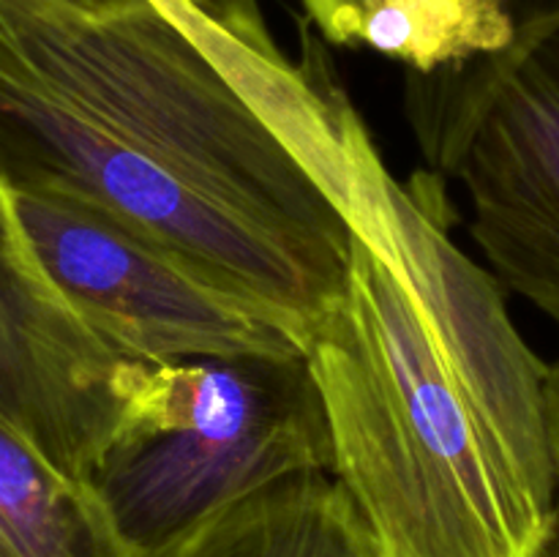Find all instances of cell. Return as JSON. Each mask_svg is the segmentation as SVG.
Wrapping results in <instances>:
<instances>
[{
  "label": "cell",
  "mask_w": 559,
  "mask_h": 557,
  "mask_svg": "<svg viewBox=\"0 0 559 557\" xmlns=\"http://www.w3.org/2000/svg\"><path fill=\"white\" fill-rule=\"evenodd\" d=\"M546 399H549V435L551 453H555L557 473V511H559V358L549 364V382H546Z\"/></svg>",
  "instance_id": "cell-14"
},
{
  "label": "cell",
  "mask_w": 559,
  "mask_h": 557,
  "mask_svg": "<svg viewBox=\"0 0 559 557\" xmlns=\"http://www.w3.org/2000/svg\"><path fill=\"white\" fill-rule=\"evenodd\" d=\"M153 3H156L162 11H167L173 20H178L180 25H183L186 31L197 38V42H207V38H213L218 31H222V25H218V22H213L211 16H205L202 11H197L194 5H189L186 0H153Z\"/></svg>",
  "instance_id": "cell-13"
},
{
  "label": "cell",
  "mask_w": 559,
  "mask_h": 557,
  "mask_svg": "<svg viewBox=\"0 0 559 557\" xmlns=\"http://www.w3.org/2000/svg\"><path fill=\"white\" fill-rule=\"evenodd\" d=\"M519 36H538L559 27V0H508Z\"/></svg>",
  "instance_id": "cell-12"
},
{
  "label": "cell",
  "mask_w": 559,
  "mask_h": 557,
  "mask_svg": "<svg viewBox=\"0 0 559 557\" xmlns=\"http://www.w3.org/2000/svg\"><path fill=\"white\" fill-rule=\"evenodd\" d=\"M123 360L41 271L0 167V424L60 473L91 481L118 426Z\"/></svg>",
  "instance_id": "cell-6"
},
{
  "label": "cell",
  "mask_w": 559,
  "mask_h": 557,
  "mask_svg": "<svg viewBox=\"0 0 559 557\" xmlns=\"http://www.w3.org/2000/svg\"><path fill=\"white\" fill-rule=\"evenodd\" d=\"M0 557H136L91 481L0 424Z\"/></svg>",
  "instance_id": "cell-8"
},
{
  "label": "cell",
  "mask_w": 559,
  "mask_h": 557,
  "mask_svg": "<svg viewBox=\"0 0 559 557\" xmlns=\"http://www.w3.org/2000/svg\"><path fill=\"white\" fill-rule=\"evenodd\" d=\"M355 115L284 112L153 0H0L3 173L134 224L309 331L347 282Z\"/></svg>",
  "instance_id": "cell-1"
},
{
  "label": "cell",
  "mask_w": 559,
  "mask_h": 557,
  "mask_svg": "<svg viewBox=\"0 0 559 557\" xmlns=\"http://www.w3.org/2000/svg\"><path fill=\"white\" fill-rule=\"evenodd\" d=\"M16 222L66 304L126 360L300 358L309 328L134 224L36 180Z\"/></svg>",
  "instance_id": "cell-5"
},
{
  "label": "cell",
  "mask_w": 559,
  "mask_h": 557,
  "mask_svg": "<svg viewBox=\"0 0 559 557\" xmlns=\"http://www.w3.org/2000/svg\"><path fill=\"white\" fill-rule=\"evenodd\" d=\"M404 115L426 169L462 189L491 276L559 325V27L407 71Z\"/></svg>",
  "instance_id": "cell-4"
},
{
  "label": "cell",
  "mask_w": 559,
  "mask_h": 557,
  "mask_svg": "<svg viewBox=\"0 0 559 557\" xmlns=\"http://www.w3.org/2000/svg\"><path fill=\"white\" fill-rule=\"evenodd\" d=\"M456 218L442 175H391L355 120L347 282L306 342L333 478L382 557H546L549 364Z\"/></svg>",
  "instance_id": "cell-2"
},
{
  "label": "cell",
  "mask_w": 559,
  "mask_h": 557,
  "mask_svg": "<svg viewBox=\"0 0 559 557\" xmlns=\"http://www.w3.org/2000/svg\"><path fill=\"white\" fill-rule=\"evenodd\" d=\"M186 3L238 36L251 38V42H273L262 20L260 0H186Z\"/></svg>",
  "instance_id": "cell-11"
},
{
  "label": "cell",
  "mask_w": 559,
  "mask_h": 557,
  "mask_svg": "<svg viewBox=\"0 0 559 557\" xmlns=\"http://www.w3.org/2000/svg\"><path fill=\"white\" fill-rule=\"evenodd\" d=\"M516 38L508 0H371L360 47L415 74L500 52Z\"/></svg>",
  "instance_id": "cell-9"
},
{
  "label": "cell",
  "mask_w": 559,
  "mask_h": 557,
  "mask_svg": "<svg viewBox=\"0 0 559 557\" xmlns=\"http://www.w3.org/2000/svg\"><path fill=\"white\" fill-rule=\"evenodd\" d=\"M298 3L304 5L306 20L328 44L360 47V31L371 0H298Z\"/></svg>",
  "instance_id": "cell-10"
},
{
  "label": "cell",
  "mask_w": 559,
  "mask_h": 557,
  "mask_svg": "<svg viewBox=\"0 0 559 557\" xmlns=\"http://www.w3.org/2000/svg\"><path fill=\"white\" fill-rule=\"evenodd\" d=\"M147 557H382V552L333 473H309L218 508Z\"/></svg>",
  "instance_id": "cell-7"
},
{
  "label": "cell",
  "mask_w": 559,
  "mask_h": 557,
  "mask_svg": "<svg viewBox=\"0 0 559 557\" xmlns=\"http://www.w3.org/2000/svg\"><path fill=\"white\" fill-rule=\"evenodd\" d=\"M115 391L118 426L91 484L136 557L278 481L333 473L306 355L123 360Z\"/></svg>",
  "instance_id": "cell-3"
}]
</instances>
